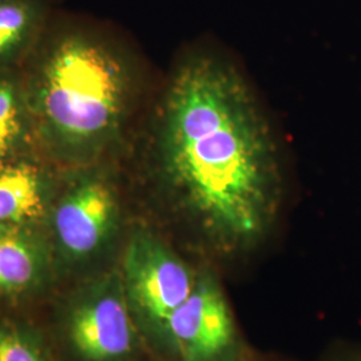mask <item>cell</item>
Returning a JSON list of instances; mask_svg holds the SVG:
<instances>
[{"mask_svg":"<svg viewBox=\"0 0 361 361\" xmlns=\"http://www.w3.org/2000/svg\"><path fill=\"white\" fill-rule=\"evenodd\" d=\"M158 165L189 255L221 267L257 252L283 207L277 143L245 78L219 52H188L169 83Z\"/></svg>","mask_w":361,"mask_h":361,"instance_id":"6da1fadb","label":"cell"},{"mask_svg":"<svg viewBox=\"0 0 361 361\" xmlns=\"http://www.w3.org/2000/svg\"><path fill=\"white\" fill-rule=\"evenodd\" d=\"M130 82L116 50L86 30L59 34L39 87V111L61 142L95 149L111 141L128 111Z\"/></svg>","mask_w":361,"mask_h":361,"instance_id":"7a4b0ae2","label":"cell"},{"mask_svg":"<svg viewBox=\"0 0 361 361\" xmlns=\"http://www.w3.org/2000/svg\"><path fill=\"white\" fill-rule=\"evenodd\" d=\"M207 264L150 228L131 231L118 271L143 343L157 349L170 317L192 295Z\"/></svg>","mask_w":361,"mask_h":361,"instance_id":"3957f363","label":"cell"},{"mask_svg":"<svg viewBox=\"0 0 361 361\" xmlns=\"http://www.w3.org/2000/svg\"><path fill=\"white\" fill-rule=\"evenodd\" d=\"M155 353L162 361H244L253 353L219 268L204 267L192 295L170 317Z\"/></svg>","mask_w":361,"mask_h":361,"instance_id":"277c9868","label":"cell"},{"mask_svg":"<svg viewBox=\"0 0 361 361\" xmlns=\"http://www.w3.org/2000/svg\"><path fill=\"white\" fill-rule=\"evenodd\" d=\"M70 337L85 361H133L142 336L130 310L118 269L106 273L78 304Z\"/></svg>","mask_w":361,"mask_h":361,"instance_id":"5b68a950","label":"cell"},{"mask_svg":"<svg viewBox=\"0 0 361 361\" xmlns=\"http://www.w3.org/2000/svg\"><path fill=\"white\" fill-rule=\"evenodd\" d=\"M121 224L114 186L104 178L82 180L61 201L54 216L59 245L77 259L92 257L110 245Z\"/></svg>","mask_w":361,"mask_h":361,"instance_id":"8992f818","label":"cell"},{"mask_svg":"<svg viewBox=\"0 0 361 361\" xmlns=\"http://www.w3.org/2000/svg\"><path fill=\"white\" fill-rule=\"evenodd\" d=\"M44 188L38 170L26 164L0 166V225H20L39 217Z\"/></svg>","mask_w":361,"mask_h":361,"instance_id":"52a82bcc","label":"cell"},{"mask_svg":"<svg viewBox=\"0 0 361 361\" xmlns=\"http://www.w3.org/2000/svg\"><path fill=\"white\" fill-rule=\"evenodd\" d=\"M42 256L19 225H0V292L16 293L38 280Z\"/></svg>","mask_w":361,"mask_h":361,"instance_id":"ba28073f","label":"cell"},{"mask_svg":"<svg viewBox=\"0 0 361 361\" xmlns=\"http://www.w3.org/2000/svg\"><path fill=\"white\" fill-rule=\"evenodd\" d=\"M42 0H11L0 4V58L23 46L44 19Z\"/></svg>","mask_w":361,"mask_h":361,"instance_id":"9c48e42d","label":"cell"},{"mask_svg":"<svg viewBox=\"0 0 361 361\" xmlns=\"http://www.w3.org/2000/svg\"><path fill=\"white\" fill-rule=\"evenodd\" d=\"M22 116L13 85L0 80V159L8 154L20 138Z\"/></svg>","mask_w":361,"mask_h":361,"instance_id":"30bf717a","label":"cell"},{"mask_svg":"<svg viewBox=\"0 0 361 361\" xmlns=\"http://www.w3.org/2000/svg\"><path fill=\"white\" fill-rule=\"evenodd\" d=\"M0 361H46L26 336L13 328H0Z\"/></svg>","mask_w":361,"mask_h":361,"instance_id":"8fae6325","label":"cell"},{"mask_svg":"<svg viewBox=\"0 0 361 361\" xmlns=\"http://www.w3.org/2000/svg\"><path fill=\"white\" fill-rule=\"evenodd\" d=\"M329 361H361V353L360 352H355V350L353 352H344V353L337 355Z\"/></svg>","mask_w":361,"mask_h":361,"instance_id":"7c38bea8","label":"cell"},{"mask_svg":"<svg viewBox=\"0 0 361 361\" xmlns=\"http://www.w3.org/2000/svg\"><path fill=\"white\" fill-rule=\"evenodd\" d=\"M244 361H284L280 360L279 357H273V356H264V355H258V353H252L249 357H246Z\"/></svg>","mask_w":361,"mask_h":361,"instance_id":"4fadbf2b","label":"cell"},{"mask_svg":"<svg viewBox=\"0 0 361 361\" xmlns=\"http://www.w3.org/2000/svg\"><path fill=\"white\" fill-rule=\"evenodd\" d=\"M7 1H11V0H0V4H3V3H7Z\"/></svg>","mask_w":361,"mask_h":361,"instance_id":"5bb4252c","label":"cell"}]
</instances>
